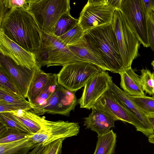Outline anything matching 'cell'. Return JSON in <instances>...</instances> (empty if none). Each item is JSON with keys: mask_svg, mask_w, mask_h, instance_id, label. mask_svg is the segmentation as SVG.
Returning a JSON list of instances; mask_svg holds the SVG:
<instances>
[{"mask_svg": "<svg viewBox=\"0 0 154 154\" xmlns=\"http://www.w3.org/2000/svg\"><path fill=\"white\" fill-rule=\"evenodd\" d=\"M94 106L116 121L121 120L133 124L129 114L116 100L110 88L98 100Z\"/></svg>", "mask_w": 154, "mask_h": 154, "instance_id": "15", "label": "cell"}, {"mask_svg": "<svg viewBox=\"0 0 154 154\" xmlns=\"http://www.w3.org/2000/svg\"><path fill=\"white\" fill-rule=\"evenodd\" d=\"M108 1L111 5L116 9H118L119 10L121 0H108Z\"/></svg>", "mask_w": 154, "mask_h": 154, "instance_id": "39", "label": "cell"}, {"mask_svg": "<svg viewBox=\"0 0 154 154\" xmlns=\"http://www.w3.org/2000/svg\"><path fill=\"white\" fill-rule=\"evenodd\" d=\"M0 101L8 103L26 106L32 109V104L23 97L1 88H0Z\"/></svg>", "mask_w": 154, "mask_h": 154, "instance_id": "27", "label": "cell"}, {"mask_svg": "<svg viewBox=\"0 0 154 154\" xmlns=\"http://www.w3.org/2000/svg\"><path fill=\"white\" fill-rule=\"evenodd\" d=\"M70 10L69 0H31L27 11L42 31L52 34L60 18Z\"/></svg>", "mask_w": 154, "mask_h": 154, "instance_id": "4", "label": "cell"}, {"mask_svg": "<svg viewBox=\"0 0 154 154\" xmlns=\"http://www.w3.org/2000/svg\"><path fill=\"white\" fill-rule=\"evenodd\" d=\"M91 109V113L84 119V125L86 126V128L90 129L96 132L98 136H100L108 133L115 127V119L94 106Z\"/></svg>", "mask_w": 154, "mask_h": 154, "instance_id": "16", "label": "cell"}, {"mask_svg": "<svg viewBox=\"0 0 154 154\" xmlns=\"http://www.w3.org/2000/svg\"><path fill=\"white\" fill-rule=\"evenodd\" d=\"M110 89L116 100L129 114L136 130L146 137L154 133V130L146 115L130 99L129 95L112 82Z\"/></svg>", "mask_w": 154, "mask_h": 154, "instance_id": "11", "label": "cell"}, {"mask_svg": "<svg viewBox=\"0 0 154 154\" xmlns=\"http://www.w3.org/2000/svg\"><path fill=\"white\" fill-rule=\"evenodd\" d=\"M12 112L32 135L40 130L46 120L45 116L40 117L31 110H20Z\"/></svg>", "mask_w": 154, "mask_h": 154, "instance_id": "20", "label": "cell"}, {"mask_svg": "<svg viewBox=\"0 0 154 154\" xmlns=\"http://www.w3.org/2000/svg\"><path fill=\"white\" fill-rule=\"evenodd\" d=\"M35 67L30 69L19 65L10 58L0 54V70L8 77L25 98L27 97Z\"/></svg>", "mask_w": 154, "mask_h": 154, "instance_id": "13", "label": "cell"}, {"mask_svg": "<svg viewBox=\"0 0 154 154\" xmlns=\"http://www.w3.org/2000/svg\"><path fill=\"white\" fill-rule=\"evenodd\" d=\"M140 77L144 91L150 95L154 96V72L147 69L141 70Z\"/></svg>", "mask_w": 154, "mask_h": 154, "instance_id": "29", "label": "cell"}, {"mask_svg": "<svg viewBox=\"0 0 154 154\" xmlns=\"http://www.w3.org/2000/svg\"><path fill=\"white\" fill-rule=\"evenodd\" d=\"M44 146L41 143L36 144L35 147L28 154H43Z\"/></svg>", "mask_w": 154, "mask_h": 154, "instance_id": "37", "label": "cell"}, {"mask_svg": "<svg viewBox=\"0 0 154 154\" xmlns=\"http://www.w3.org/2000/svg\"><path fill=\"white\" fill-rule=\"evenodd\" d=\"M31 135L16 141L0 143V154H28L36 144L33 143Z\"/></svg>", "mask_w": 154, "mask_h": 154, "instance_id": "22", "label": "cell"}, {"mask_svg": "<svg viewBox=\"0 0 154 154\" xmlns=\"http://www.w3.org/2000/svg\"><path fill=\"white\" fill-rule=\"evenodd\" d=\"M147 118L154 130V114L146 115Z\"/></svg>", "mask_w": 154, "mask_h": 154, "instance_id": "40", "label": "cell"}, {"mask_svg": "<svg viewBox=\"0 0 154 154\" xmlns=\"http://www.w3.org/2000/svg\"><path fill=\"white\" fill-rule=\"evenodd\" d=\"M78 103L75 92L58 85L54 92L44 102L31 109L40 116L45 113L69 116Z\"/></svg>", "mask_w": 154, "mask_h": 154, "instance_id": "8", "label": "cell"}, {"mask_svg": "<svg viewBox=\"0 0 154 154\" xmlns=\"http://www.w3.org/2000/svg\"><path fill=\"white\" fill-rule=\"evenodd\" d=\"M84 37L87 43L103 57L110 72L119 73L125 70L111 23L85 31Z\"/></svg>", "mask_w": 154, "mask_h": 154, "instance_id": "2", "label": "cell"}, {"mask_svg": "<svg viewBox=\"0 0 154 154\" xmlns=\"http://www.w3.org/2000/svg\"><path fill=\"white\" fill-rule=\"evenodd\" d=\"M31 135L18 133H12L0 139V143H4L16 141L28 137Z\"/></svg>", "mask_w": 154, "mask_h": 154, "instance_id": "35", "label": "cell"}, {"mask_svg": "<svg viewBox=\"0 0 154 154\" xmlns=\"http://www.w3.org/2000/svg\"><path fill=\"white\" fill-rule=\"evenodd\" d=\"M115 9L108 0H89L80 13L78 23L84 32L111 23Z\"/></svg>", "mask_w": 154, "mask_h": 154, "instance_id": "9", "label": "cell"}, {"mask_svg": "<svg viewBox=\"0 0 154 154\" xmlns=\"http://www.w3.org/2000/svg\"><path fill=\"white\" fill-rule=\"evenodd\" d=\"M143 6L146 14H151V11L154 9V0H142Z\"/></svg>", "mask_w": 154, "mask_h": 154, "instance_id": "36", "label": "cell"}, {"mask_svg": "<svg viewBox=\"0 0 154 154\" xmlns=\"http://www.w3.org/2000/svg\"><path fill=\"white\" fill-rule=\"evenodd\" d=\"M117 38L125 70L131 67L134 60L140 55L141 44L119 9H115L111 22Z\"/></svg>", "mask_w": 154, "mask_h": 154, "instance_id": "5", "label": "cell"}, {"mask_svg": "<svg viewBox=\"0 0 154 154\" xmlns=\"http://www.w3.org/2000/svg\"><path fill=\"white\" fill-rule=\"evenodd\" d=\"M9 10L5 6L3 0H0V23Z\"/></svg>", "mask_w": 154, "mask_h": 154, "instance_id": "38", "label": "cell"}, {"mask_svg": "<svg viewBox=\"0 0 154 154\" xmlns=\"http://www.w3.org/2000/svg\"><path fill=\"white\" fill-rule=\"evenodd\" d=\"M0 88L19 96H22L14 84L8 77L0 70Z\"/></svg>", "mask_w": 154, "mask_h": 154, "instance_id": "30", "label": "cell"}, {"mask_svg": "<svg viewBox=\"0 0 154 154\" xmlns=\"http://www.w3.org/2000/svg\"><path fill=\"white\" fill-rule=\"evenodd\" d=\"M151 65L153 67V69H154V60L151 63Z\"/></svg>", "mask_w": 154, "mask_h": 154, "instance_id": "42", "label": "cell"}, {"mask_svg": "<svg viewBox=\"0 0 154 154\" xmlns=\"http://www.w3.org/2000/svg\"><path fill=\"white\" fill-rule=\"evenodd\" d=\"M151 14L152 19L154 22V9L152 11Z\"/></svg>", "mask_w": 154, "mask_h": 154, "instance_id": "41", "label": "cell"}, {"mask_svg": "<svg viewBox=\"0 0 154 154\" xmlns=\"http://www.w3.org/2000/svg\"><path fill=\"white\" fill-rule=\"evenodd\" d=\"M69 48L75 55L83 61L95 65L102 70L110 71L103 57L91 46L86 40L82 44Z\"/></svg>", "mask_w": 154, "mask_h": 154, "instance_id": "17", "label": "cell"}, {"mask_svg": "<svg viewBox=\"0 0 154 154\" xmlns=\"http://www.w3.org/2000/svg\"><path fill=\"white\" fill-rule=\"evenodd\" d=\"M36 66H62L76 62H84L77 57L54 34L42 31L40 47L35 54Z\"/></svg>", "mask_w": 154, "mask_h": 154, "instance_id": "3", "label": "cell"}, {"mask_svg": "<svg viewBox=\"0 0 154 154\" xmlns=\"http://www.w3.org/2000/svg\"><path fill=\"white\" fill-rule=\"evenodd\" d=\"M64 139L56 140L44 146L43 154H61Z\"/></svg>", "mask_w": 154, "mask_h": 154, "instance_id": "31", "label": "cell"}, {"mask_svg": "<svg viewBox=\"0 0 154 154\" xmlns=\"http://www.w3.org/2000/svg\"><path fill=\"white\" fill-rule=\"evenodd\" d=\"M15 133L32 135L12 112H0V139Z\"/></svg>", "mask_w": 154, "mask_h": 154, "instance_id": "19", "label": "cell"}, {"mask_svg": "<svg viewBox=\"0 0 154 154\" xmlns=\"http://www.w3.org/2000/svg\"><path fill=\"white\" fill-rule=\"evenodd\" d=\"M78 19L73 17L70 13L63 15L59 20L54 34L59 37L66 33L78 23Z\"/></svg>", "mask_w": 154, "mask_h": 154, "instance_id": "26", "label": "cell"}, {"mask_svg": "<svg viewBox=\"0 0 154 154\" xmlns=\"http://www.w3.org/2000/svg\"><path fill=\"white\" fill-rule=\"evenodd\" d=\"M0 26V31L8 38L35 54L41 42L42 31L30 12L19 8H11Z\"/></svg>", "mask_w": 154, "mask_h": 154, "instance_id": "1", "label": "cell"}, {"mask_svg": "<svg viewBox=\"0 0 154 154\" xmlns=\"http://www.w3.org/2000/svg\"><path fill=\"white\" fill-rule=\"evenodd\" d=\"M49 73H46L36 66L28 90L27 98L32 104L39 97L46 84Z\"/></svg>", "mask_w": 154, "mask_h": 154, "instance_id": "21", "label": "cell"}, {"mask_svg": "<svg viewBox=\"0 0 154 154\" xmlns=\"http://www.w3.org/2000/svg\"><path fill=\"white\" fill-rule=\"evenodd\" d=\"M119 74L120 75V87L125 92L131 96L145 95L140 77L131 67Z\"/></svg>", "mask_w": 154, "mask_h": 154, "instance_id": "18", "label": "cell"}, {"mask_svg": "<svg viewBox=\"0 0 154 154\" xmlns=\"http://www.w3.org/2000/svg\"><path fill=\"white\" fill-rule=\"evenodd\" d=\"M117 135L112 130L103 135L97 136V141L94 154H114Z\"/></svg>", "mask_w": 154, "mask_h": 154, "instance_id": "23", "label": "cell"}, {"mask_svg": "<svg viewBox=\"0 0 154 154\" xmlns=\"http://www.w3.org/2000/svg\"><path fill=\"white\" fill-rule=\"evenodd\" d=\"M84 35V31L78 23L66 33L58 37L66 46L70 47L84 42L85 40Z\"/></svg>", "mask_w": 154, "mask_h": 154, "instance_id": "24", "label": "cell"}, {"mask_svg": "<svg viewBox=\"0 0 154 154\" xmlns=\"http://www.w3.org/2000/svg\"><path fill=\"white\" fill-rule=\"evenodd\" d=\"M119 10L141 44L149 47L147 14L142 0H121Z\"/></svg>", "mask_w": 154, "mask_h": 154, "instance_id": "7", "label": "cell"}, {"mask_svg": "<svg viewBox=\"0 0 154 154\" xmlns=\"http://www.w3.org/2000/svg\"><path fill=\"white\" fill-rule=\"evenodd\" d=\"M6 7L10 10L12 8H19L28 10L31 0H2Z\"/></svg>", "mask_w": 154, "mask_h": 154, "instance_id": "32", "label": "cell"}, {"mask_svg": "<svg viewBox=\"0 0 154 154\" xmlns=\"http://www.w3.org/2000/svg\"><path fill=\"white\" fill-rule=\"evenodd\" d=\"M0 53L19 65L30 69L36 65L35 55L27 51L9 39L0 31Z\"/></svg>", "mask_w": 154, "mask_h": 154, "instance_id": "14", "label": "cell"}, {"mask_svg": "<svg viewBox=\"0 0 154 154\" xmlns=\"http://www.w3.org/2000/svg\"><path fill=\"white\" fill-rule=\"evenodd\" d=\"M78 123L62 120L53 122L46 120L42 128L31 136L35 145L41 143L44 146L59 139L77 135L79 132Z\"/></svg>", "mask_w": 154, "mask_h": 154, "instance_id": "10", "label": "cell"}, {"mask_svg": "<svg viewBox=\"0 0 154 154\" xmlns=\"http://www.w3.org/2000/svg\"><path fill=\"white\" fill-rule=\"evenodd\" d=\"M102 70L97 66L85 62H76L63 66L57 74L59 85L73 92L84 87L92 77Z\"/></svg>", "mask_w": 154, "mask_h": 154, "instance_id": "6", "label": "cell"}, {"mask_svg": "<svg viewBox=\"0 0 154 154\" xmlns=\"http://www.w3.org/2000/svg\"><path fill=\"white\" fill-rule=\"evenodd\" d=\"M130 99L146 115L154 114V96H133L129 95Z\"/></svg>", "mask_w": 154, "mask_h": 154, "instance_id": "28", "label": "cell"}, {"mask_svg": "<svg viewBox=\"0 0 154 154\" xmlns=\"http://www.w3.org/2000/svg\"><path fill=\"white\" fill-rule=\"evenodd\" d=\"M58 85L57 74L49 73L46 84L39 97L32 104V107L44 102L54 92Z\"/></svg>", "mask_w": 154, "mask_h": 154, "instance_id": "25", "label": "cell"}, {"mask_svg": "<svg viewBox=\"0 0 154 154\" xmlns=\"http://www.w3.org/2000/svg\"><path fill=\"white\" fill-rule=\"evenodd\" d=\"M147 33L149 47L154 52V22L152 14H147Z\"/></svg>", "mask_w": 154, "mask_h": 154, "instance_id": "33", "label": "cell"}, {"mask_svg": "<svg viewBox=\"0 0 154 154\" xmlns=\"http://www.w3.org/2000/svg\"><path fill=\"white\" fill-rule=\"evenodd\" d=\"M113 82L107 72L102 70L86 83L82 96L78 101L80 108L90 109L98 100L109 89Z\"/></svg>", "mask_w": 154, "mask_h": 154, "instance_id": "12", "label": "cell"}, {"mask_svg": "<svg viewBox=\"0 0 154 154\" xmlns=\"http://www.w3.org/2000/svg\"><path fill=\"white\" fill-rule=\"evenodd\" d=\"M30 108L24 106L7 103L0 101V112H12L20 110H29Z\"/></svg>", "mask_w": 154, "mask_h": 154, "instance_id": "34", "label": "cell"}]
</instances>
